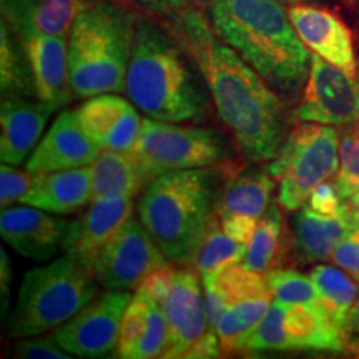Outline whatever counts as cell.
<instances>
[{"label":"cell","mask_w":359,"mask_h":359,"mask_svg":"<svg viewBox=\"0 0 359 359\" xmlns=\"http://www.w3.org/2000/svg\"><path fill=\"white\" fill-rule=\"evenodd\" d=\"M172 35L195 62L243 155L255 163L271 160L286 138L285 105L275 88L195 8L178 13Z\"/></svg>","instance_id":"1"},{"label":"cell","mask_w":359,"mask_h":359,"mask_svg":"<svg viewBox=\"0 0 359 359\" xmlns=\"http://www.w3.org/2000/svg\"><path fill=\"white\" fill-rule=\"evenodd\" d=\"M208 15L218 37L275 90L293 93L308 79L311 53L278 0H210Z\"/></svg>","instance_id":"2"},{"label":"cell","mask_w":359,"mask_h":359,"mask_svg":"<svg viewBox=\"0 0 359 359\" xmlns=\"http://www.w3.org/2000/svg\"><path fill=\"white\" fill-rule=\"evenodd\" d=\"M125 92L138 110L161 122H191L205 114L196 87L172 34L151 22H137Z\"/></svg>","instance_id":"3"},{"label":"cell","mask_w":359,"mask_h":359,"mask_svg":"<svg viewBox=\"0 0 359 359\" xmlns=\"http://www.w3.org/2000/svg\"><path fill=\"white\" fill-rule=\"evenodd\" d=\"M137 212L170 263L190 264L217 215L215 175L205 168L158 175L143 190Z\"/></svg>","instance_id":"4"},{"label":"cell","mask_w":359,"mask_h":359,"mask_svg":"<svg viewBox=\"0 0 359 359\" xmlns=\"http://www.w3.org/2000/svg\"><path fill=\"white\" fill-rule=\"evenodd\" d=\"M137 20L127 8L100 0L85 4L69 34L74 95L90 98L125 92Z\"/></svg>","instance_id":"5"},{"label":"cell","mask_w":359,"mask_h":359,"mask_svg":"<svg viewBox=\"0 0 359 359\" xmlns=\"http://www.w3.org/2000/svg\"><path fill=\"white\" fill-rule=\"evenodd\" d=\"M98 286L92 269L70 253L29 269L8 316V336L20 339L57 330L95 298Z\"/></svg>","instance_id":"6"},{"label":"cell","mask_w":359,"mask_h":359,"mask_svg":"<svg viewBox=\"0 0 359 359\" xmlns=\"http://www.w3.org/2000/svg\"><path fill=\"white\" fill-rule=\"evenodd\" d=\"M266 168L280 185L278 203L296 212L306 205L314 188L338 173L339 133L331 125H296Z\"/></svg>","instance_id":"7"},{"label":"cell","mask_w":359,"mask_h":359,"mask_svg":"<svg viewBox=\"0 0 359 359\" xmlns=\"http://www.w3.org/2000/svg\"><path fill=\"white\" fill-rule=\"evenodd\" d=\"M132 154L148 183L167 172L213 167L224 158L222 138L217 132L147 116Z\"/></svg>","instance_id":"8"},{"label":"cell","mask_w":359,"mask_h":359,"mask_svg":"<svg viewBox=\"0 0 359 359\" xmlns=\"http://www.w3.org/2000/svg\"><path fill=\"white\" fill-rule=\"evenodd\" d=\"M346 351V336L323 308L273 302L243 353Z\"/></svg>","instance_id":"9"},{"label":"cell","mask_w":359,"mask_h":359,"mask_svg":"<svg viewBox=\"0 0 359 359\" xmlns=\"http://www.w3.org/2000/svg\"><path fill=\"white\" fill-rule=\"evenodd\" d=\"M133 296L123 290H107L69 321L53 330V338L75 358L116 356L120 326Z\"/></svg>","instance_id":"10"},{"label":"cell","mask_w":359,"mask_h":359,"mask_svg":"<svg viewBox=\"0 0 359 359\" xmlns=\"http://www.w3.org/2000/svg\"><path fill=\"white\" fill-rule=\"evenodd\" d=\"M170 263L154 236L133 217L107 243L92 273L105 290H137L155 269Z\"/></svg>","instance_id":"11"},{"label":"cell","mask_w":359,"mask_h":359,"mask_svg":"<svg viewBox=\"0 0 359 359\" xmlns=\"http://www.w3.org/2000/svg\"><path fill=\"white\" fill-rule=\"evenodd\" d=\"M291 120L331 127L359 123V75L353 77L311 53L302 102Z\"/></svg>","instance_id":"12"},{"label":"cell","mask_w":359,"mask_h":359,"mask_svg":"<svg viewBox=\"0 0 359 359\" xmlns=\"http://www.w3.org/2000/svg\"><path fill=\"white\" fill-rule=\"evenodd\" d=\"M75 231V222L35 206H8L0 213L4 241L22 257L48 262L67 251Z\"/></svg>","instance_id":"13"},{"label":"cell","mask_w":359,"mask_h":359,"mask_svg":"<svg viewBox=\"0 0 359 359\" xmlns=\"http://www.w3.org/2000/svg\"><path fill=\"white\" fill-rule=\"evenodd\" d=\"M198 275L196 269L175 268L170 290L160 302L168 323V346L163 358H185L210 333Z\"/></svg>","instance_id":"14"},{"label":"cell","mask_w":359,"mask_h":359,"mask_svg":"<svg viewBox=\"0 0 359 359\" xmlns=\"http://www.w3.org/2000/svg\"><path fill=\"white\" fill-rule=\"evenodd\" d=\"M288 17L306 48L353 77L359 75L353 34L338 13L325 7L294 4L288 8Z\"/></svg>","instance_id":"15"},{"label":"cell","mask_w":359,"mask_h":359,"mask_svg":"<svg viewBox=\"0 0 359 359\" xmlns=\"http://www.w3.org/2000/svg\"><path fill=\"white\" fill-rule=\"evenodd\" d=\"M102 154V147L80 123L77 111L64 110L25 163L32 175L90 167Z\"/></svg>","instance_id":"16"},{"label":"cell","mask_w":359,"mask_h":359,"mask_svg":"<svg viewBox=\"0 0 359 359\" xmlns=\"http://www.w3.org/2000/svg\"><path fill=\"white\" fill-rule=\"evenodd\" d=\"M77 116L90 137L102 150L133 151L142 132L137 109L115 93L90 97L79 107Z\"/></svg>","instance_id":"17"},{"label":"cell","mask_w":359,"mask_h":359,"mask_svg":"<svg viewBox=\"0 0 359 359\" xmlns=\"http://www.w3.org/2000/svg\"><path fill=\"white\" fill-rule=\"evenodd\" d=\"M19 40L32 70L35 97L57 110L69 105L75 97L70 82L69 39L32 34Z\"/></svg>","instance_id":"18"},{"label":"cell","mask_w":359,"mask_h":359,"mask_svg":"<svg viewBox=\"0 0 359 359\" xmlns=\"http://www.w3.org/2000/svg\"><path fill=\"white\" fill-rule=\"evenodd\" d=\"M168 346V323L158 303L138 286L125 309L116 358H163Z\"/></svg>","instance_id":"19"},{"label":"cell","mask_w":359,"mask_h":359,"mask_svg":"<svg viewBox=\"0 0 359 359\" xmlns=\"http://www.w3.org/2000/svg\"><path fill=\"white\" fill-rule=\"evenodd\" d=\"M57 109L43 100L8 97L0 107V160L19 167L39 145L48 118Z\"/></svg>","instance_id":"20"},{"label":"cell","mask_w":359,"mask_h":359,"mask_svg":"<svg viewBox=\"0 0 359 359\" xmlns=\"http://www.w3.org/2000/svg\"><path fill=\"white\" fill-rule=\"evenodd\" d=\"M133 217V198L107 196L92 200L83 217L75 219V231L65 253L74 255L92 269L98 255L120 228Z\"/></svg>","instance_id":"21"},{"label":"cell","mask_w":359,"mask_h":359,"mask_svg":"<svg viewBox=\"0 0 359 359\" xmlns=\"http://www.w3.org/2000/svg\"><path fill=\"white\" fill-rule=\"evenodd\" d=\"M83 6L82 0H2V20L17 37L32 34L69 37Z\"/></svg>","instance_id":"22"},{"label":"cell","mask_w":359,"mask_h":359,"mask_svg":"<svg viewBox=\"0 0 359 359\" xmlns=\"http://www.w3.org/2000/svg\"><path fill=\"white\" fill-rule=\"evenodd\" d=\"M354 230H358V226L349 215L330 217L303 205L291 219V246L296 262L313 263L330 259L339 241Z\"/></svg>","instance_id":"23"},{"label":"cell","mask_w":359,"mask_h":359,"mask_svg":"<svg viewBox=\"0 0 359 359\" xmlns=\"http://www.w3.org/2000/svg\"><path fill=\"white\" fill-rule=\"evenodd\" d=\"M92 200V170L90 167L60 170L34 175L30 190L22 205L35 206L55 215H70Z\"/></svg>","instance_id":"24"},{"label":"cell","mask_w":359,"mask_h":359,"mask_svg":"<svg viewBox=\"0 0 359 359\" xmlns=\"http://www.w3.org/2000/svg\"><path fill=\"white\" fill-rule=\"evenodd\" d=\"M92 170V200L107 196L133 198L148 185V180L132 151L102 150L90 165Z\"/></svg>","instance_id":"25"},{"label":"cell","mask_w":359,"mask_h":359,"mask_svg":"<svg viewBox=\"0 0 359 359\" xmlns=\"http://www.w3.org/2000/svg\"><path fill=\"white\" fill-rule=\"evenodd\" d=\"M275 178L266 170H248L236 177L224 190L217 206V215L224 217H248L259 219L269 208Z\"/></svg>","instance_id":"26"},{"label":"cell","mask_w":359,"mask_h":359,"mask_svg":"<svg viewBox=\"0 0 359 359\" xmlns=\"http://www.w3.org/2000/svg\"><path fill=\"white\" fill-rule=\"evenodd\" d=\"M320 293L321 306L331 321L349 338V314L359 296L358 281L339 266L318 264L309 273Z\"/></svg>","instance_id":"27"},{"label":"cell","mask_w":359,"mask_h":359,"mask_svg":"<svg viewBox=\"0 0 359 359\" xmlns=\"http://www.w3.org/2000/svg\"><path fill=\"white\" fill-rule=\"evenodd\" d=\"M271 299L273 294L255 296L226 308L217 326V336L223 353H243L246 341L266 316L273 303Z\"/></svg>","instance_id":"28"},{"label":"cell","mask_w":359,"mask_h":359,"mask_svg":"<svg viewBox=\"0 0 359 359\" xmlns=\"http://www.w3.org/2000/svg\"><path fill=\"white\" fill-rule=\"evenodd\" d=\"M0 80L4 98L35 95L32 70L24 47L4 20L0 29Z\"/></svg>","instance_id":"29"},{"label":"cell","mask_w":359,"mask_h":359,"mask_svg":"<svg viewBox=\"0 0 359 359\" xmlns=\"http://www.w3.org/2000/svg\"><path fill=\"white\" fill-rule=\"evenodd\" d=\"M283 255V215L280 206H269L266 213L259 218L253 238L246 246L243 263L253 271H271Z\"/></svg>","instance_id":"30"},{"label":"cell","mask_w":359,"mask_h":359,"mask_svg":"<svg viewBox=\"0 0 359 359\" xmlns=\"http://www.w3.org/2000/svg\"><path fill=\"white\" fill-rule=\"evenodd\" d=\"M246 253V245L236 241L222 228L218 215H215L208 231L201 241L195 257H193L191 266L200 273L201 276L208 273L219 271V269L230 266V264L241 263Z\"/></svg>","instance_id":"31"},{"label":"cell","mask_w":359,"mask_h":359,"mask_svg":"<svg viewBox=\"0 0 359 359\" xmlns=\"http://www.w3.org/2000/svg\"><path fill=\"white\" fill-rule=\"evenodd\" d=\"M266 281L276 302L283 304H302L308 308H323L320 293L311 276L303 275L296 269L273 268L266 273Z\"/></svg>","instance_id":"32"},{"label":"cell","mask_w":359,"mask_h":359,"mask_svg":"<svg viewBox=\"0 0 359 359\" xmlns=\"http://www.w3.org/2000/svg\"><path fill=\"white\" fill-rule=\"evenodd\" d=\"M334 183L343 196L359 187V123L346 125L339 135V168Z\"/></svg>","instance_id":"33"},{"label":"cell","mask_w":359,"mask_h":359,"mask_svg":"<svg viewBox=\"0 0 359 359\" xmlns=\"http://www.w3.org/2000/svg\"><path fill=\"white\" fill-rule=\"evenodd\" d=\"M34 182V175L30 172H22L17 170L13 165L2 163L0 167V206L8 208L22 198L30 190Z\"/></svg>","instance_id":"34"},{"label":"cell","mask_w":359,"mask_h":359,"mask_svg":"<svg viewBox=\"0 0 359 359\" xmlns=\"http://www.w3.org/2000/svg\"><path fill=\"white\" fill-rule=\"evenodd\" d=\"M13 356L25 359H70L74 358L57 343L53 334L20 338L13 346Z\"/></svg>","instance_id":"35"},{"label":"cell","mask_w":359,"mask_h":359,"mask_svg":"<svg viewBox=\"0 0 359 359\" xmlns=\"http://www.w3.org/2000/svg\"><path fill=\"white\" fill-rule=\"evenodd\" d=\"M306 205L314 212L330 215V217H346L348 215L346 198L341 195L336 183L325 182L318 185L309 195Z\"/></svg>","instance_id":"36"},{"label":"cell","mask_w":359,"mask_h":359,"mask_svg":"<svg viewBox=\"0 0 359 359\" xmlns=\"http://www.w3.org/2000/svg\"><path fill=\"white\" fill-rule=\"evenodd\" d=\"M331 259L359 283V228L339 241Z\"/></svg>","instance_id":"37"},{"label":"cell","mask_w":359,"mask_h":359,"mask_svg":"<svg viewBox=\"0 0 359 359\" xmlns=\"http://www.w3.org/2000/svg\"><path fill=\"white\" fill-rule=\"evenodd\" d=\"M219 218V217H218ZM259 219H253L248 217H224L219 218V223H222V228L228 233L231 238H235L236 241L248 246V243L253 238V233L257 230V224Z\"/></svg>","instance_id":"38"},{"label":"cell","mask_w":359,"mask_h":359,"mask_svg":"<svg viewBox=\"0 0 359 359\" xmlns=\"http://www.w3.org/2000/svg\"><path fill=\"white\" fill-rule=\"evenodd\" d=\"M133 2L155 13H180L190 8L196 0H133Z\"/></svg>","instance_id":"39"},{"label":"cell","mask_w":359,"mask_h":359,"mask_svg":"<svg viewBox=\"0 0 359 359\" xmlns=\"http://www.w3.org/2000/svg\"><path fill=\"white\" fill-rule=\"evenodd\" d=\"M344 198H346V203H348L349 218H351L354 224L359 228V187L353 188Z\"/></svg>","instance_id":"40"},{"label":"cell","mask_w":359,"mask_h":359,"mask_svg":"<svg viewBox=\"0 0 359 359\" xmlns=\"http://www.w3.org/2000/svg\"><path fill=\"white\" fill-rule=\"evenodd\" d=\"M348 326H349V338H351V336H354V338H359V296L351 309V314H349V325Z\"/></svg>","instance_id":"41"},{"label":"cell","mask_w":359,"mask_h":359,"mask_svg":"<svg viewBox=\"0 0 359 359\" xmlns=\"http://www.w3.org/2000/svg\"><path fill=\"white\" fill-rule=\"evenodd\" d=\"M346 351L351 353L353 356L359 358V338H354V336H351V338L348 339V343H346Z\"/></svg>","instance_id":"42"}]
</instances>
